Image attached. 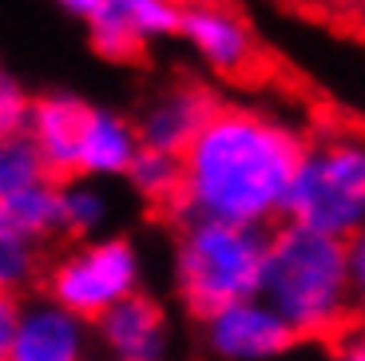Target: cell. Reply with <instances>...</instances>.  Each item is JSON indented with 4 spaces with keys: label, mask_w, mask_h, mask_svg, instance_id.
Returning <instances> with one entry per match:
<instances>
[{
    "label": "cell",
    "mask_w": 365,
    "mask_h": 361,
    "mask_svg": "<svg viewBox=\"0 0 365 361\" xmlns=\"http://www.w3.org/2000/svg\"><path fill=\"white\" fill-rule=\"evenodd\" d=\"M286 223L329 238H357L365 230V136L322 131L306 143L298 163Z\"/></svg>",
    "instance_id": "4"
},
{
    "label": "cell",
    "mask_w": 365,
    "mask_h": 361,
    "mask_svg": "<svg viewBox=\"0 0 365 361\" xmlns=\"http://www.w3.org/2000/svg\"><path fill=\"white\" fill-rule=\"evenodd\" d=\"M182 4L175 0H108V9L88 24V44L111 63H131L159 40L182 32Z\"/></svg>",
    "instance_id": "8"
},
{
    "label": "cell",
    "mask_w": 365,
    "mask_h": 361,
    "mask_svg": "<svg viewBox=\"0 0 365 361\" xmlns=\"http://www.w3.org/2000/svg\"><path fill=\"white\" fill-rule=\"evenodd\" d=\"M143 278L147 258L139 243L111 230V235L88 238V243H72L64 254H56L40 278V290L96 325L119 302L143 294Z\"/></svg>",
    "instance_id": "5"
},
{
    "label": "cell",
    "mask_w": 365,
    "mask_h": 361,
    "mask_svg": "<svg viewBox=\"0 0 365 361\" xmlns=\"http://www.w3.org/2000/svg\"><path fill=\"white\" fill-rule=\"evenodd\" d=\"M329 361H365V317L329 342Z\"/></svg>",
    "instance_id": "20"
},
{
    "label": "cell",
    "mask_w": 365,
    "mask_h": 361,
    "mask_svg": "<svg viewBox=\"0 0 365 361\" xmlns=\"http://www.w3.org/2000/svg\"><path fill=\"white\" fill-rule=\"evenodd\" d=\"M0 235L48 246L64 235L60 226V179H44L20 190H0Z\"/></svg>",
    "instance_id": "14"
},
{
    "label": "cell",
    "mask_w": 365,
    "mask_h": 361,
    "mask_svg": "<svg viewBox=\"0 0 365 361\" xmlns=\"http://www.w3.org/2000/svg\"><path fill=\"white\" fill-rule=\"evenodd\" d=\"M96 103L76 96V91H44L32 103L24 136L32 139V147L40 151V159L48 163V171L60 183L76 179V159H80V143H83V127Z\"/></svg>",
    "instance_id": "12"
},
{
    "label": "cell",
    "mask_w": 365,
    "mask_h": 361,
    "mask_svg": "<svg viewBox=\"0 0 365 361\" xmlns=\"http://www.w3.org/2000/svg\"><path fill=\"white\" fill-rule=\"evenodd\" d=\"M32 103H36V96H28L24 83H20L16 76L12 72L0 76V131H4V139L24 136L28 116H32Z\"/></svg>",
    "instance_id": "19"
},
{
    "label": "cell",
    "mask_w": 365,
    "mask_h": 361,
    "mask_svg": "<svg viewBox=\"0 0 365 361\" xmlns=\"http://www.w3.org/2000/svg\"><path fill=\"white\" fill-rule=\"evenodd\" d=\"M44 179H56V175L48 171V163L40 159L28 136H9L0 143V190H20Z\"/></svg>",
    "instance_id": "18"
},
{
    "label": "cell",
    "mask_w": 365,
    "mask_h": 361,
    "mask_svg": "<svg viewBox=\"0 0 365 361\" xmlns=\"http://www.w3.org/2000/svg\"><path fill=\"white\" fill-rule=\"evenodd\" d=\"M199 345L210 361H278L298 350V334L258 294L199 317Z\"/></svg>",
    "instance_id": "7"
},
{
    "label": "cell",
    "mask_w": 365,
    "mask_h": 361,
    "mask_svg": "<svg viewBox=\"0 0 365 361\" xmlns=\"http://www.w3.org/2000/svg\"><path fill=\"white\" fill-rule=\"evenodd\" d=\"M96 325L56 298L4 294L0 298V361H91Z\"/></svg>",
    "instance_id": "6"
},
{
    "label": "cell",
    "mask_w": 365,
    "mask_h": 361,
    "mask_svg": "<svg viewBox=\"0 0 365 361\" xmlns=\"http://www.w3.org/2000/svg\"><path fill=\"white\" fill-rule=\"evenodd\" d=\"M52 4H56L60 12H68L72 20H83V28L100 16L103 9H108V0H52Z\"/></svg>",
    "instance_id": "22"
},
{
    "label": "cell",
    "mask_w": 365,
    "mask_h": 361,
    "mask_svg": "<svg viewBox=\"0 0 365 361\" xmlns=\"http://www.w3.org/2000/svg\"><path fill=\"white\" fill-rule=\"evenodd\" d=\"M349 274H354V302L357 314L365 317V230L357 238H349Z\"/></svg>",
    "instance_id": "21"
},
{
    "label": "cell",
    "mask_w": 365,
    "mask_h": 361,
    "mask_svg": "<svg viewBox=\"0 0 365 361\" xmlns=\"http://www.w3.org/2000/svg\"><path fill=\"white\" fill-rule=\"evenodd\" d=\"M44 246L16 235H0V286H4V294H12V298L28 294V286L44 278Z\"/></svg>",
    "instance_id": "17"
},
{
    "label": "cell",
    "mask_w": 365,
    "mask_h": 361,
    "mask_svg": "<svg viewBox=\"0 0 365 361\" xmlns=\"http://www.w3.org/2000/svg\"><path fill=\"white\" fill-rule=\"evenodd\" d=\"M179 40L191 48V56L215 76H247L258 60V44L255 32L235 9L219 4V0H207V4H195V9L182 12V32Z\"/></svg>",
    "instance_id": "11"
},
{
    "label": "cell",
    "mask_w": 365,
    "mask_h": 361,
    "mask_svg": "<svg viewBox=\"0 0 365 361\" xmlns=\"http://www.w3.org/2000/svg\"><path fill=\"white\" fill-rule=\"evenodd\" d=\"M270 230L222 223V218H179L167 258V278L179 306L199 322L230 302L262 294Z\"/></svg>",
    "instance_id": "3"
},
{
    "label": "cell",
    "mask_w": 365,
    "mask_h": 361,
    "mask_svg": "<svg viewBox=\"0 0 365 361\" xmlns=\"http://www.w3.org/2000/svg\"><path fill=\"white\" fill-rule=\"evenodd\" d=\"M262 298L286 317L298 342H334L357 314L349 243L278 223L270 230Z\"/></svg>",
    "instance_id": "2"
},
{
    "label": "cell",
    "mask_w": 365,
    "mask_h": 361,
    "mask_svg": "<svg viewBox=\"0 0 365 361\" xmlns=\"http://www.w3.org/2000/svg\"><path fill=\"white\" fill-rule=\"evenodd\" d=\"M278 361H318V357H310V353H298V350H294L290 357H278Z\"/></svg>",
    "instance_id": "23"
},
{
    "label": "cell",
    "mask_w": 365,
    "mask_h": 361,
    "mask_svg": "<svg viewBox=\"0 0 365 361\" xmlns=\"http://www.w3.org/2000/svg\"><path fill=\"white\" fill-rule=\"evenodd\" d=\"M175 4H182V9H195V4H207V0H175Z\"/></svg>",
    "instance_id": "24"
},
{
    "label": "cell",
    "mask_w": 365,
    "mask_h": 361,
    "mask_svg": "<svg viewBox=\"0 0 365 361\" xmlns=\"http://www.w3.org/2000/svg\"><path fill=\"white\" fill-rule=\"evenodd\" d=\"M96 350L108 361H171L175 322L171 310L151 294H131L96 322Z\"/></svg>",
    "instance_id": "9"
},
{
    "label": "cell",
    "mask_w": 365,
    "mask_h": 361,
    "mask_svg": "<svg viewBox=\"0 0 365 361\" xmlns=\"http://www.w3.org/2000/svg\"><path fill=\"white\" fill-rule=\"evenodd\" d=\"M111 218H115V203H111L108 183H96V179L60 183V226H64V238L88 243V238L111 235L108 230Z\"/></svg>",
    "instance_id": "15"
},
{
    "label": "cell",
    "mask_w": 365,
    "mask_h": 361,
    "mask_svg": "<svg viewBox=\"0 0 365 361\" xmlns=\"http://www.w3.org/2000/svg\"><path fill=\"white\" fill-rule=\"evenodd\" d=\"M91 361H108V357H100V353H96V357H91Z\"/></svg>",
    "instance_id": "25"
},
{
    "label": "cell",
    "mask_w": 365,
    "mask_h": 361,
    "mask_svg": "<svg viewBox=\"0 0 365 361\" xmlns=\"http://www.w3.org/2000/svg\"><path fill=\"white\" fill-rule=\"evenodd\" d=\"M219 108H222V100L207 83L179 80L171 88L155 91L143 103V111L135 116L139 139H143V147H155V151L187 155V147L202 136V127L215 119Z\"/></svg>",
    "instance_id": "10"
},
{
    "label": "cell",
    "mask_w": 365,
    "mask_h": 361,
    "mask_svg": "<svg viewBox=\"0 0 365 361\" xmlns=\"http://www.w3.org/2000/svg\"><path fill=\"white\" fill-rule=\"evenodd\" d=\"M139 151H143V139H139L135 119H128L115 108H100L96 103L88 116V127H83L76 179H96V183L128 179Z\"/></svg>",
    "instance_id": "13"
},
{
    "label": "cell",
    "mask_w": 365,
    "mask_h": 361,
    "mask_svg": "<svg viewBox=\"0 0 365 361\" xmlns=\"http://www.w3.org/2000/svg\"><path fill=\"white\" fill-rule=\"evenodd\" d=\"M123 183L135 190V199H143L147 207L179 210V203H182V155L143 147Z\"/></svg>",
    "instance_id": "16"
},
{
    "label": "cell",
    "mask_w": 365,
    "mask_h": 361,
    "mask_svg": "<svg viewBox=\"0 0 365 361\" xmlns=\"http://www.w3.org/2000/svg\"><path fill=\"white\" fill-rule=\"evenodd\" d=\"M306 143L310 139L290 119L250 103H222L182 155V203L175 218H222L274 230L286 223Z\"/></svg>",
    "instance_id": "1"
}]
</instances>
